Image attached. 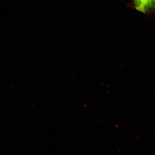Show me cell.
<instances>
[{
  "instance_id": "1",
  "label": "cell",
  "mask_w": 155,
  "mask_h": 155,
  "mask_svg": "<svg viewBox=\"0 0 155 155\" xmlns=\"http://www.w3.org/2000/svg\"><path fill=\"white\" fill-rule=\"evenodd\" d=\"M134 7L144 13L155 12V0H134Z\"/></svg>"
}]
</instances>
